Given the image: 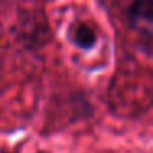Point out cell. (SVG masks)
Segmentation results:
<instances>
[{"label": "cell", "instance_id": "6da1fadb", "mask_svg": "<svg viewBox=\"0 0 153 153\" xmlns=\"http://www.w3.org/2000/svg\"><path fill=\"white\" fill-rule=\"evenodd\" d=\"M152 0H133L128 7V23L140 38H143L146 54L152 51L153 38V15H152Z\"/></svg>", "mask_w": 153, "mask_h": 153}, {"label": "cell", "instance_id": "7a4b0ae2", "mask_svg": "<svg viewBox=\"0 0 153 153\" xmlns=\"http://www.w3.org/2000/svg\"><path fill=\"white\" fill-rule=\"evenodd\" d=\"M71 41L76 48L82 51H89L97 43V33L91 25L77 23L71 28Z\"/></svg>", "mask_w": 153, "mask_h": 153}, {"label": "cell", "instance_id": "3957f363", "mask_svg": "<svg viewBox=\"0 0 153 153\" xmlns=\"http://www.w3.org/2000/svg\"><path fill=\"white\" fill-rule=\"evenodd\" d=\"M5 153H10V152H5Z\"/></svg>", "mask_w": 153, "mask_h": 153}]
</instances>
